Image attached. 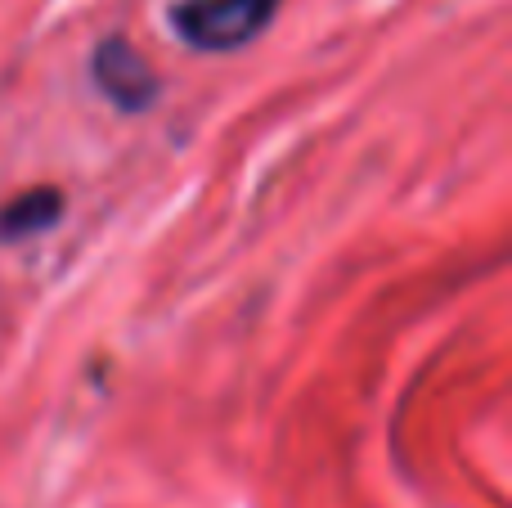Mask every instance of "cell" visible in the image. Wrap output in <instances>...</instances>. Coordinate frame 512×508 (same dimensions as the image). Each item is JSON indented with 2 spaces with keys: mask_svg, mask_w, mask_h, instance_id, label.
I'll use <instances>...</instances> for the list:
<instances>
[{
  "mask_svg": "<svg viewBox=\"0 0 512 508\" xmlns=\"http://www.w3.org/2000/svg\"><path fill=\"white\" fill-rule=\"evenodd\" d=\"M279 0H176L171 27L203 54H230L252 45L270 27Z\"/></svg>",
  "mask_w": 512,
  "mask_h": 508,
  "instance_id": "6da1fadb",
  "label": "cell"
},
{
  "mask_svg": "<svg viewBox=\"0 0 512 508\" xmlns=\"http://www.w3.org/2000/svg\"><path fill=\"white\" fill-rule=\"evenodd\" d=\"M90 77H95L99 95H104L117 113H149L162 95L149 59H144L126 36H108V41L99 45L95 59H90Z\"/></svg>",
  "mask_w": 512,
  "mask_h": 508,
  "instance_id": "7a4b0ae2",
  "label": "cell"
},
{
  "mask_svg": "<svg viewBox=\"0 0 512 508\" xmlns=\"http://www.w3.org/2000/svg\"><path fill=\"white\" fill-rule=\"evenodd\" d=\"M63 212V194L50 185H36L0 203V239H32V234L50 230Z\"/></svg>",
  "mask_w": 512,
  "mask_h": 508,
  "instance_id": "3957f363",
  "label": "cell"
}]
</instances>
